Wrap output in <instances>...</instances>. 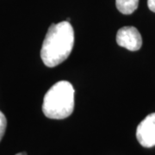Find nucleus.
<instances>
[{
	"label": "nucleus",
	"mask_w": 155,
	"mask_h": 155,
	"mask_svg": "<svg viewBox=\"0 0 155 155\" xmlns=\"http://www.w3.org/2000/svg\"><path fill=\"white\" fill-rule=\"evenodd\" d=\"M74 45V30L67 21L53 23L45 36L41 57L48 67H54L71 54Z\"/></svg>",
	"instance_id": "1"
},
{
	"label": "nucleus",
	"mask_w": 155,
	"mask_h": 155,
	"mask_svg": "<svg viewBox=\"0 0 155 155\" xmlns=\"http://www.w3.org/2000/svg\"><path fill=\"white\" fill-rule=\"evenodd\" d=\"M74 93L73 86L68 81L54 84L44 96L42 111L45 116L56 120L71 116L74 110Z\"/></svg>",
	"instance_id": "2"
},
{
	"label": "nucleus",
	"mask_w": 155,
	"mask_h": 155,
	"mask_svg": "<svg viewBox=\"0 0 155 155\" xmlns=\"http://www.w3.org/2000/svg\"><path fill=\"white\" fill-rule=\"evenodd\" d=\"M136 138L144 147L155 146V113L149 114L140 123L136 129Z\"/></svg>",
	"instance_id": "3"
},
{
	"label": "nucleus",
	"mask_w": 155,
	"mask_h": 155,
	"mask_svg": "<svg viewBox=\"0 0 155 155\" xmlns=\"http://www.w3.org/2000/svg\"><path fill=\"white\" fill-rule=\"evenodd\" d=\"M116 42L120 47L129 51H137L142 45V38L139 30L132 26L120 28L116 34Z\"/></svg>",
	"instance_id": "4"
},
{
	"label": "nucleus",
	"mask_w": 155,
	"mask_h": 155,
	"mask_svg": "<svg viewBox=\"0 0 155 155\" xmlns=\"http://www.w3.org/2000/svg\"><path fill=\"white\" fill-rule=\"evenodd\" d=\"M117 10L124 15H130L138 8L139 0H116Z\"/></svg>",
	"instance_id": "5"
},
{
	"label": "nucleus",
	"mask_w": 155,
	"mask_h": 155,
	"mask_svg": "<svg viewBox=\"0 0 155 155\" xmlns=\"http://www.w3.org/2000/svg\"><path fill=\"white\" fill-rule=\"evenodd\" d=\"M6 126H7V120L5 116L3 114L2 111H0V141L5 133Z\"/></svg>",
	"instance_id": "6"
},
{
	"label": "nucleus",
	"mask_w": 155,
	"mask_h": 155,
	"mask_svg": "<svg viewBox=\"0 0 155 155\" xmlns=\"http://www.w3.org/2000/svg\"><path fill=\"white\" fill-rule=\"evenodd\" d=\"M147 6L150 11L155 12V0H147Z\"/></svg>",
	"instance_id": "7"
},
{
	"label": "nucleus",
	"mask_w": 155,
	"mask_h": 155,
	"mask_svg": "<svg viewBox=\"0 0 155 155\" xmlns=\"http://www.w3.org/2000/svg\"><path fill=\"white\" fill-rule=\"evenodd\" d=\"M16 155H27L26 154V153H17Z\"/></svg>",
	"instance_id": "8"
}]
</instances>
